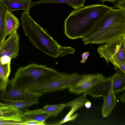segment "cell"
<instances>
[{"label": "cell", "mask_w": 125, "mask_h": 125, "mask_svg": "<svg viewBox=\"0 0 125 125\" xmlns=\"http://www.w3.org/2000/svg\"><path fill=\"white\" fill-rule=\"evenodd\" d=\"M125 35V5H114L81 38L84 45L109 42Z\"/></svg>", "instance_id": "1"}, {"label": "cell", "mask_w": 125, "mask_h": 125, "mask_svg": "<svg viewBox=\"0 0 125 125\" xmlns=\"http://www.w3.org/2000/svg\"><path fill=\"white\" fill-rule=\"evenodd\" d=\"M22 24L25 35L33 45L46 54L54 58L73 54L75 49L60 45L31 16L29 10L24 11L21 17Z\"/></svg>", "instance_id": "2"}, {"label": "cell", "mask_w": 125, "mask_h": 125, "mask_svg": "<svg viewBox=\"0 0 125 125\" xmlns=\"http://www.w3.org/2000/svg\"><path fill=\"white\" fill-rule=\"evenodd\" d=\"M112 7L94 4L72 10L64 21V33L69 38H81L96 21Z\"/></svg>", "instance_id": "3"}, {"label": "cell", "mask_w": 125, "mask_h": 125, "mask_svg": "<svg viewBox=\"0 0 125 125\" xmlns=\"http://www.w3.org/2000/svg\"><path fill=\"white\" fill-rule=\"evenodd\" d=\"M83 75L76 73L68 74L58 72L48 77L26 83L19 88L43 94L69 89L75 85Z\"/></svg>", "instance_id": "4"}, {"label": "cell", "mask_w": 125, "mask_h": 125, "mask_svg": "<svg viewBox=\"0 0 125 125\" xmlns=\"http://www.w3.org/2000/svg\"><path fill=\"white\" fill-rule=\"evenodd\" d=\"M97 52L107 64L125 73V35L99 47Z\"/></svg>", "instance_id": "5"}, {"label": "cell", "mask_w": 125, "mask_h": 125, "mask_svg": "<svg viewBox=\"0 0 125 125\" xmlns=\"http://www.w3.org/2000/svg\"><path fill=\"white\" fill-rule=\"evenodd\" d=\"M58 72L45 65L31 64L19 68L10 83L11 86L18 87L26 83L48 77Z\"/></svg>", "instance_id": "6"}, {"label": "cell", "mask_w": 125, "mask_h": 125, "mask_svg": "<svg viewBox=\"0 0 125 125\" xmlns=\"http://www.w3.org/2000/svg\"><path fill=\"white\" fill-rule=\"evenodd\" d=\"M43 94L11 86L8 90L3 91L1 95V98L4 103H9L38 98Z\"/></svg>", "instance_id": "7"}, {"label": "cell", "mask_w": 125, "mask_h": 125, "mask_svg": "<svg viewBox=\"0 0 125 125\" xmlns=\"http://www.w3.org/2000/svg\"><path fill=\"white\" fill-rule=\"evenodd\" d=\"M19 39L17 31L10 35L0 47V58L3 56H8L11 59L16 57L19 49Z\"/></svg>", "instance_id": "8"}, {"label": "cell", "mask_w": 125, "mask_h": 125, "mask_svg": "<svg viewBox=\"0 0 125 125\" xmlns=\"http://www.w3.org/2000/svg\"><path fill=\"white\" fill-rule=\"evenodd\" d=\"M113 77V75L105 78L84 93L88 94L94 98L106 95L110 90Z\"/></svg>", "instance_id": "9"}, {"label": "cell", "mask_w": 125, "mask_h": 125, "mask_svg": "<svg viewBox=\"0 0 125 125\" xmlns=\"http://www.w3.org/2000/svg\"><path fill=\"white\" fill-rule=\"evenodd\" d=\"M73 100L66 104H60L54 105H47L43 108L33 110H26L23 112L24 115H32L42 114H48L53 116L57 115L66 107H71L73 104Z\"/></svg>", "instance_id": "10"}, {"label": "cell", "mask_w": 125, "mask_h": 125, "mask_svg": "<svg viewBox=\"0 0 125 125\" xmlns=\"http://www.w3.org/2000/svg\"><path fill=\"white\" fill-rule=\"evenodd\" d=\"M23 112L22 110L10 105L0 107V120H10L23 122Z\"/></svg>", "instance_id": "11"}, {"label": "cell", "mask_w": 125, "mask_h": 125, "mask_svg": "<svg viewBox=\"0 0 125 125\" xmlns=\"http://www.w3.org/2000/svg\"><path fill=\"white\" fill-rule=\"evenodd\" d=\"M116 96L113 88L112 80L110 88L108 93L106 95L102 97L103 98V103L101 113L103 117H107L112 112L116 104Z\"/></svg>", "instance_id": "12"}, {"label": "cell", "mask_w": 125, "mask_h": 125, "mask_svg": "<svg viewBox=\"0 0 125 125\" xmlns=\"http://www.w3.org/2000/svg\"><path fill=\"white\" fill-rule=\"evenodd\" d=\"M86 94L84 93L80 96L75 99L74 103L71 105V109L68 114L56 125H61L65 122L73 120L78 116V114H73L78 109L84 105L87 102L90 101L86 98Z\"/></svg>", "instance_id": "13"}, {"label": "cell", "mask_w": 125, "mask_h": 125, "mask_svg": "<svg viewBox=\"0 0 125 125\" xmlns=\"http://www.w3.org/2000/svg\"><path fill=\"white\" fill-rule=\"evenodd\" d=\"M7 10L10 12L17 10H30L31 0H0Z\"/></svg>", "instance_id": "14"}, {"label": "cell", "mask_w": 125, "mask_h": 125, "mask_svg": "<svg viewBox=\"0 0 125 125\" xmlns=\"http://www.w3.org/2000/svg\"><path fill=\"white\" fill-rule=\"evenodd\" d=\"M86 1V0H41L31 2V8L33 6L39 4L64 3L75 9L84 6Z\"/></svg>", "instance_id": "15"}, {"label": "cell", "mask_w": 125, "mask_h": 125, "mask_svg": "<svg viewBox=\"0 0 125 125\" xmlns=\"http://www.w3.org/2000/svg\"><path fill=\"white\" fill-rule=\"evenodd\" d=\"M113 88L115 95L123 91L125 88V73L120 70L113 74Z\"/></svg>", "instance_id": "16"}, {"label": "cell", "mask_w": 125, "mask_h": 125, "mask_svg": "<svg viewBox=\"0 0 125 125\" xmlns=\"http://www.w3.org/2000/svg\"><path fill=\"white\" fill-rule=\"evenodd\" d=\"M105 78L103 75L87 81L80 85H75L69 88V90L71 92L77 94L84 93Z\"/></svg>", "instance_id": "17"}, {"label": "cell", "mask_w": 125, "mask_h": 125, "mask_svg": "<svg viewBox=\"0 0 125 125\" xmlns=\"http://www.w3.org/2000/svg\"><path fill=\"white\" fill-rule=\"evenodd\" d=\"M20 23L18 18L12 13L8 11L6 20V31L7 35L17 31Z\"/></svg>", "instance_id": "18"}, {"label": "cell", "mask_w": 125, "mask_h": 125, "mask_svg": "<svg viewBox=\"0 0 125 125\" xmlns=\"http://www.w3.org/2000/svg\"><path fill=\"white\" fill-rule=\"evenodd\" d=\"M8 10L0 1V47L7 36L6 20Z\"/></svg>", "instance_id": "19"}, {"label": "cell", "mask_w": 125, "mask_h": 125, "mask_svg": "<svg viewBox=\"0 0 125 125\" xmlns=\"http://www.w3.org/2000/svg\"><path fill=\"white\" fill-rule=\"evenodd\" d=\"M39 103L38 98H35L16 102L4 103L6 105L12 106L21 110L26 109L31 106Z\"/></svg>", "instance_id": "20"}, {"label": "cell", "mask_w": 125, "mask_h": 125, "mask_svg": "<svg viewBox=\"0 0 125 125\" xmlns=\"http://www.w3.org/2000/svg\"><path fill=\"white\" fill-rule=\"evenodd\" d=\"M52 116H53L52 115L45 114L28 115L23 114V115L24 122L28 120H34L39 122H42Z\"/></svg>", "instance_id": "21"}, {"label": "cell", "mask_w": 125, "mask_h": 125, "mask_svg": "<svg viewBox=\"0 0 125 125\" xmlns=\"http://www.w3.org/2000/svg\"><path fill=\"white\" fill-rule=\"evenodd\" d=\"M10 63L2 64L0 63V76L8 79L10 72Z\"/></svg>", "instance_id": "22"}, {"label": "cell", "mask_w": 125, "mask_h": 125, "mask_svg": "<svg viewBox=\"0 0 125 125\" xmlns=\"http://www.w3.org/2000/svg\"><path fill=\"white\" fill-rule=\"evenodd\" d=\"M47 124L45 121L39 122L34 120H28L23 122L22 125H45Z\"/></svg>", "instance_id": "23"}, {"label": "cell", "mask_w": 125, "mask_h": 125, "mask_svg": "<svg viewBox=\"0 0 125 125\" xmlns=\"http://www.w3.org/2000/svg\"><path fill=\"white\" fill-rule=\"evenodd\" d=\"M23 122L10 120H0V125H22Z\"/></svg>", "instance_id": "24"}, {"label": "cell", "mask_w": 125, "mask_h": 125, "mask_svg": "<svg viewBox=\"0 0 125 125\" xmlns=\"http://www.w3.org/2000/svg\"><path fill=\"white\" fill-rule=\"evenodd\" d=\"M8 82V79H3L0 76V91L6 90Z\"/></svg>", "instance_id": "25"}, {"label": "cell", "mask_w": 125, "mask_h": 125, "mask_svg": "<svg viewBox=\"0 0 125 125\" xmlns=\"http://www.w3.org/2000/svg\"><path fill=\"white\" fill-rule=\"evenodd\" d=\"M101 1L102 4L106 1L112 2L114 5L116 4H125V0H98Z\"/></svg>", "instance_id": "26"}, {"label": "cell", "mask_w": 125, "mask_h": 125, "mask_svg": "<svg viewBox=\"0 0 125 125\" xmlns=\"http://www.w3.org/2000/svg\"><path fill=\"white\" fill-rule=\"evenodd\" d=\"M89 53L88 52H85L82 54L81 55L82 60L80 61V63H84L89 55Z\"/></svg>", "instance_id": "27"}, {"label": "cell", "mask_w": 125, "mask_h": 125, "mask_svg": "<svg viewBox=\"0 0 125 125\" xmlns=\"http://www.w3.org/2000/svg\"><path fill=\"white\" fill-rule=\"evenodd\" d=\"M116 98L119 99L123 103L125 102V93L124 92L123 94L117 96H116Z\"/></svg>", "instance_id": "28"}, {"label": "cell", "mask_w": 125, "mask_h": 125, "mask_svg": "<svg viewBox=\"0 0 125 125\" xmlns=\"http://www.w3.org/2000/svg\"><path fill=\"white\" fill-rule=\"evenodd\" d=\"M92 104L91 102L90 101L86 102L84 105H85L86 108H90Z\"/></svg>", "instance_id": "29"}, {"label": "cell", "mask_w": 125, "mask_h": 125, "mask_svg": "<svg viewBox=\"0 0 125 125\" xmlns=\"http://www.w3.org/2000/svg\"><path fill=\"white\" fill-rule=\"evenodd\" d=\"M0 106H2L5 105V104L4 103H2L0 102Z\"/></svg>", "instance_id": "30"}, {"label": "cell", "mask_w": 125, "mask_h": 125, "mask_svg": "<svg viewBox=\"0 0 125 125\" xmlns=\"http://www.w3.org/2000/svg\"><path fill=\"white\" fill-rule=\"evenodd\" d=\"M1 107V106H0V107Z\"/></svg>", "instance_id": "31"}]
</instances>
